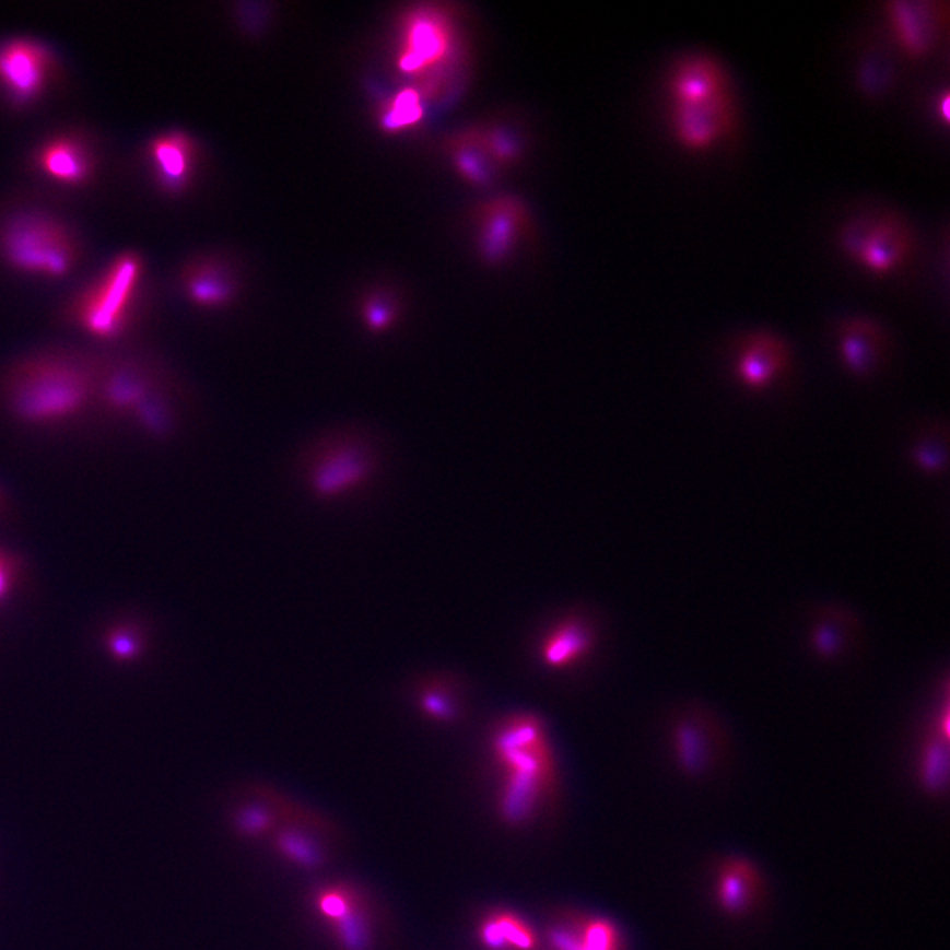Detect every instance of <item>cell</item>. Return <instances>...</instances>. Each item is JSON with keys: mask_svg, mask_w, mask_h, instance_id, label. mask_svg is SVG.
<instances>
[{"mask_svg": "<svg viewBox=\"0 0 950 950\" xmlns=\"http://www.w3.org/2000/svg\"><path fill=\"white\" fill-rule=\"evenodd\" d=\"M424 117V95L417 89H404L391 101L384 116L387 130L398 131L418 125Z\"/></svg>", "mask_w": 950, "mask_h": 950, "instance_id": "obj_30", "label": "cell"}, {"mask_svg": "<svg viewBox=\"0 0 950 950\" xmlns=\"http://www.w3.org/2000/svg\"><path fill=\"white\" fill-rule=\"evenodd\" d=\"M669 106L693 105L732 94L729 74L716 57L693 54L680 60L667 82Z\"/></svg>", "mask_w": 950, "mask_h": 950, "instance_id": "obj_13", "label": "cell"}, {"mask_svg": "<svg viewBox=\"0 0 950 950\" xmlns=\"http://www.w3.org/2000/svg\"><path fill=\"white\" fill-rule=\"evenodd\" d=\"M185 290L195 304L207 309L226 307L234 297L232 280L210 267L190 271L185 279Z\"/></svg>", "mask_w": 950, "mask_h": 950, "instance_id": "obj_25", "label": "cell"}, {"mask_svg": "<svg viewBox=\"0 0 950 950\" xmlns=\"http://www.w3.org/2000/svg\"><path fill=\"white\" fill-rule=\"evenodd\" d=\"M101 362L63 352L32 354L0 380V400L24 425L73 422L97 401Z\"/></svg>", "mask_w": 950, "mask_h": 950, "instance_id": "obj_1", "label": "cell"}, {"mask_svg": "<svg viewBox=\"0 0 950 950\" xmlns=\"http://www.w3.org/2000/svg\"><path fill=\"white\" fill-rule=\"evenodd\" d=\"M482 142L496 167L507 168L519 162L523 154V143L518 131L506 125H488L478 127Z\"/></svg>", "mask_w": 950, "mask_h": 950, "instance_id": "obj_28", "label": "cell"}, {"mask_svg": "<svg viewBox=\"0 0 950 950\" xmlns=\"http://www.w3.org/2000/svg\"><path fill=\"white\" fill-rule=\"evenodd\" d=\"M457 59V34L449 15L436 9L411 12L406 19L398 59L401 72L430 79L437 84L438 74H443Z\"/></svg>", "mask_w": 950, "mask_h": 950, "instance_id": "obj_7", "label": "cell"}, {"mask_svg": "<svg viewBox=\"0 0 950 950\" xmlns=\"http://www.w3.org/2000/svg\"><path fill=\"white\" fill-rule=\"evenodd\" d=\"M378 457L365 439L338 435L325 439L305 465V483L317 500L330 502L359 493L372 483Z\"/></svg>", "mask_w": 950, "mask_h": 950, "instance_id": "obj_5", "label": "cell"}, {"mask_svg": "<svg viewBox=\"0 0 950 950\" xmlns=\"http://www.w3.org/2000/svg\"><path fill=\"white\" fill-rule=\"evenodd\" d=\"M316 915L327 924L341 950H370L372 915L362 892L343 882L317 886L310 896Z\"/></svg>", "mask_w": 950, "mask_h": 950, "instance_id": "obj_8", "label": "cell"}, {"mask_svg": "<svg viewBox=\"0 0 950 950\" xmlns=\"http://www.w3.org/2000/svg\"><path fill=\"white\" fill-rule=\"evenodd\" d=\"M597 633L589 618L567 614L554 622L541 637L539 659L552 671H565L582 665L595 652Z\"/></svg>", "mask_w": 950, "mask_h": 950, "instance_id": "obj_15", "label": "cell"}, {"mask_svg": "<svg viewBox=\"0 0 950 950\" xmlns=\"http://www.w3.org/2000/svg\"><path fill=\"white\" fill-rule=\"evenodd\" d=\"M16 570L17 560L12 554L0 551V599L8 595Z\"/></svg>", "mask_w": 950, "mask_h": 950, "instance_id": "obj_35", "label": "cell"}, {"mask_svg": "<svg viewBox=\"0 0 950 950\" xmlns=\"http://www.w3.org/2000/svg\"><path fill=\"white\" fill-rule=\"evenodd\" d=\"M673 749L682 769L688 773H700L707 763L706 739L691 720H681L673 729Z\"/></svg>", "mask_w": 950, "mask_h": 950, "instance_id": "obj_27", "label": "cell"}, {"mask_svg": "<svg viewBox=\"0 0 950 950\" xmlns=\"http://www.w3.org/2000/svg\"><path fill=\"white\" fill-rule=\"evenodd\" d=\"M912 462L929 476H939L948 465V438L946 433H926L911 450Z\"/></svg>", "mask_w": 950, "mask_h": 950, "instance_id": "obj_29", "label": "cell"}, {"mask_svg": "<svg viewBox=\"0 0 950 950\" xmlns=\"http://www.w3.org/2000/svg\"><path fill=\"white\" fill-rule=\"evenodd\" d=\"M790 350L786 341L769 331L746 338L736 361V378L751 391H761L787 372Z\"/></svg>", "mask_w": 950, "mask_h": 950, "instance_id": "obj_14", "label": "cell"}, {"mask_svg": "<svg viewBox=\"0 0 950 950\" xmlns=\"http://www.w3.org/2000/svg\"><path fill=\"white\" fill-rule=\"evenodd\" d=\"M35 163L44 175L66 185L84 184L92 174V161L78 140H50L37 152Z\"/></svg>", "mask_w": 950, "mask_h": 950, "instance_id": "obj_19", "label": "cell"}, {"mask_svg": "<svg viewBox=\"0 0 950 950\" xmlns=\"http://www.w3.org/2000/svg\"><path fill=\"white\" fill-rule=\"evenodd\" d=\"M528 225V209L516 197L500 196L483 203L477 215V251L483 263H505L527 234Z\"/></svg>", "mask_w": 950, "mask_h": 950, "instance_id": "obj_11", "label": "cell"}, {"mask_svg": "<svg viewBox=\"0 0 950 950\" xmlns=\"http://www.w3.org/2000/svg\"><path fill=\"white\" fill-rule=\"evenodd\" d=\"M449 154L457 175L471 187L488 188L496 180L500 168L490 157L478 127H471L451 138Z\"/></svg>", "mask_w": 950, "mask_h": 950, "instance_id": "obj_20", "label": "cell"}, {"mask_svg": "<svg viewBox=\"0 0 950 950\" xmlns=\"http://www.w3.org/2000/svg\"><path fill=\"white\" fill-rule=\"evenodd\" d=\"M478 935L489 950H533L538 946V937L531 926L508 911L488 916Z\"/></svg>", "mask_w": 950, "mask_h": 950, "instance_id": "obj_24", "label": "cell"}, {"mask_svg": "<svg viewBox=\"0 0 950 950\" xmlns=\"http://www.w3.org/2000/svg\"><path fill=\"white\" fill-rule=\"evenodd\" d=\"M0 506H2V494H0Z\"/></svg>", "mask_w": 950, "mask_h": 950, "instance_id": "obj_36", "label": "cell"}, {"mask_svg": "<svg viewBox=\"0 0 950 950\" xmlns=\"http://www.w3.org/2000/svg\"><path fill=\"white\" fill-rule=\"evenodd\" d=\"M920 781L929 793H941L948 784V750L941 743L930 744L922 758Z\"/></svg>", "mask_w": 950, "mask_h": 950, "instance_id": "obj_33", "label": "cell"}, {"mask_svg": "<svg viewBox=\"0 0 950 950\" xmlns=\"http://www.w3.org/2000/svg\"><path fill=\"white\" fill-rule=\"evenodd\" d=\"M273 845L279 856L303 869H317L324 864L321 846L302 829L292 826L279 829L273 837Z\"/></svg>", "mask_w": 950, "mask_h": 950, "instance_id": "obj_26", "label": "cell"}, {"mask_svg": "<svg viewBox=\"0 0 950 950\" xmlns=\"http://www.w3.org/2000/svg\"><path fill=\"white\" fill-rule=\"evenodd\" d=\"M840 360L847 373L867 378L881 365L888 347L881 325L869 318H852L838 329Z\"/></svg>", "mask_w": 950, "mask_h": 950, "instance_id": "obj_16", "label": "cell"}, {"mask_svg": "<svg viewBox=\"0 0 950 950\" xmlns=\"http://www.w3.org/2000/svg\"><path fill=\"white\" fill-rule=\"evenodd\" d=\"M762 878L757 867L741 858L720 865L716 879V898L720 910L729 915H743L758 901Z\"/></svg>", "mask_w": 950, "mask_h": 950, "instance_id": "obj_18", "label": "cell"}, {"mask_svg": "<svg viewBox=\"0 0 950 950\" xmlns=\"http://www.w3.org/2000/svg\"><path fill=\"white\" fill-rule=\"evenodd\" d=\"M142 273L138 255H120L74 300L69 317L87 335L99 340H117L130 328Z\"/></svg>", "mask_w": 950, "mask_h": 950, "instance_id": "obj_3", "label": "cell"}, {"mask_svg": "<svg viewBox=\"0 0 950 950\" xmlns=\"http://www.w3.org/2000/svg\"><path fill=\"white\" fill-rule=\"evenodd\" d=\"M489 750L501 773L502 818L520 824L558 782V761L546 720L532 712L508 714L491 729Z\"/></svg>", "mask_w": 950, "mask_h": 950, "instance_id": "obj_2", "label": "cell"}, {"mask_svg": "<svg viewBox=\"0 0 950 950\" xmlns=\"http://www.w3.org/2000/svg\"><path fill=\"white\" fill-rule=\"evenodd\" d=\"M150 156L165 188H181L192 169V145L181 133H168L151 144Z\"/></svg>", "mask_w": 950, "mask_h": 950, "instance_id": "obj_23", "label": "cell"}, {"mask_svg": "<svg viewBox=\"0 0 950 950\" xmlns=\"http://www.w3.org/2000/svg\"><path fill=\"white\" fill-rule=\"evenodd\" d=\"M159 397L157 376L138 362H101L97 401L108 411L138 418Z\"/></svg>", "mask_w": 950, "mask_h": 950, "instance_id": "obj_12", "label": "cell"}, {"mask_svg": "<svg viewBox=\"0 0 950 950\" xmlns=\"http://www.w3.org/2000/svg\"><path fill=\"white\" fill-rule=\"evenodd\" d=\"M737 117L735 94L703 104L669 106L676 142L693 154H706L728 140Z\"/></svg>", "mask_w": 950, "mask_h": 950, "instance_id": "obj_9", "label": "cell"}, {"mask_svg": "<svg viewBox=\"0 0 950 950\" xmlns=\"http://www.w3.org/2000/svg\"><path fill=\"white\" fill-rule=\"evenodd\" d=\"M0 250L15 270L50 279L66 278L78 265V248L61 223L42 214H22L4 227Z\"/></svg>", "mask_w": 950, "mask_h": 950, "instance_id": "obj_4", "label": "cell"}, {"mask_svg": "<svg viewBox=\"0 0 950 950\" xmlns=\"http://www.w3.org/2000/svg\"><path fill=\"white\" fill-rule=\"evenodd\" d=\"M52 50L43 43L14 39L0 44V86L16 105H28L47 87L55 69Z\"/></svg>", "mask_w": 950, "mask_h": 950, "instance_id": "obj_10", "label": "cell"}, {"mask_svg": "<svg viewBox=\"0 0 950 950\" xmlns=\"http://www.w3.org/2000/svg\"><path fill=\"white\" fill-rule=\"evenodd\" d=\"M907 226L889 214H866L847 221L840 232V246L854 263L877 277L901 270L912 254Z\"/></svg>", "mask_w": 950, "mask_h": 950, "instance_id": "obj_6", "label": "cell"}, {"mask_svg": "<svg viewBox=\"0 0 950 950\" xmlns=\"http://www.w3.org/2000/svg\"><path fill=\"white\" fill-rule=\"evenodd\" d=\"M551 941L556 950H623L620 930L601 917H584L552 929Z\"/></svg>", "mask_w": 950, "mask_h": 950, "instance_id": "obj_21", "label": "cell"}, {"mask_svg": "<svg viewBox=\"0 0 950 950\" xmlns=\"http://www.w3.org/2000/svg\"><path fill=\"white\" fill-rule=\"evenodd\" d=\"M106 642L108 649L120 661L138 658L144 646L142 633L131 628H118L110 631Z\"/></svg>", "mask_w": 950, "mask_h": 950, "instance_id": "obj_34", "label": "cell"}, {"mask_svg": "<svg viewBox=\"0 0 950 950\" xmlns=\"http://www.w3.org/2000/svg\"><path fill=\"white\" fill-rule=\"evenodd\" d=\"M414 707L431 723L448 725L460 718L461 705L455 682L443 676H426L412 687Z\"/></svg>", "mask_w": 950, "mask_h": 950, "instance_id": "obj_22", "label": "cell"}, {"mask_svg": "<svg viewBox=\"0 0 950 950\" xmlns=\"http://www.w3.org/2000/svg\"><path fill=\"white\" fill-rule=\"evenodd\" d=\"M277 811L263 801L245 802L235 809L233 825L235 831L248 838H258L275 828Z\"/></svg>", "mask_w": 950, "mask_h": 950, "instance_id": "obj_31", "label": "cell"}, {"mask_svg": "<svg viewBox=\"0 0 950 950\" xmlns=\"http://www.w3.org/2000/svg\"><path fill=\"white\" fill-rule=\"evenodd\" d=\"M886 14L892 37L902 52L920 59L934 46V17L926 4L919 2H891L886 5Z\"/></svg>", "mask_w": 950, "mask_h": 950, "instance_id": "obj_17", "label": "cell"}, {"mask_svg": "<svg viewBox=\"0 0 950 950\" xmlns=\"http://www.w3.org/2000/svg\"><path fill=\"white\" fill-rule=\"evenodd\" d=\"M400 315L398 303L391 296L373 295L362 305L361 316L373 333H385L397 324Z\"/></svg>", "mask_w": 950, "mask_h": 950, "instance_id": "obj_32", "label": "cell"}]
</instances>
